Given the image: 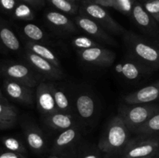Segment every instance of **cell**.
Segmentation results:
<instances>
[{
  "label": "cell",
  "instance_id": "cell-4",
  "mask_svg": "<svg viewBox=\"0 0 159 158\" xmlns=\"http://www.w3.org/2000/svg\"><path fill=\"white\" fill-rule=\"evenodd\" d=\"M79 1L80 2V13L93 19L108 33L116 35L124 33V28L109 14L103 6L96 4L91 0Z\"/></svg>",
  "mask_w": 159,
  "mask_h": 158
},
{
  "label": "cell",
  "instance_id": "cell-35",
  "mask_svg": "<svg viewBox=\"0 0 159 158\" xmlns=\"http://www.w3.org/2000/svg\"><path fill=\"white\" fill-rule=\"evenodd\" d=\"M0 158H27V156L26 155L22 154V153L8 150V151L0 153Z\"/></svg>",
  "mask_w": 159,
  "mask_h": 158
},
{
  "label": "cell",
  "instance_id": "cell-27",
  "mask_svg": "<svg viewBox=\"0 0 159 158\" xmlns=\"http://www.w3.org/2000/svg\"><path fill=\"white\" fill-rule=\"evenodd\" d=\"M2 142L5 148L7 149L9 151L16 152V153H22L24 155H26L27 153V150L23 143L16 138L12 137V136H6L2 139Z\"/></svg>",
  "mask_w": 159,
  "mask_h": 158
},
{
  "label": "cell",
  "instance_id": "cell-15",
  "mask_svg": "<svg viewBox=\"0 0 159 158\" xmlns=\"http://www.w3.org/2000/svg\"><path fill=\"white\" fill-rule=\"evenodd\" d=\"M25 138L28 147L33 152L40 154L46 150L47 143L41 130L37 126L30 125L25 131Z\"/></svg>",
  "mask_w": 159,
  "mask_h": 158
},
{
  "label": "cell",
  "instance_id": "cell-39",
  "mask_svg": "<svg viewBox=\"0 0 159 158\" xmlns=\"http://www.w3.org/2000/svg\"><path fill=\"white\" fill-rule=\"evenodd\" d=\"M154 156H146V157H137V158H153Z\"/></svg>",
  "mask_w": 159,
  "mask_h": 158
},
{
  "label": "cell",
  "instance_id": "cell-36",
  "mask_svg": "<svg viewBox=\"0 0 159 158\" xmlns=\"http://www.w3.org/2000/svg\"><path fill=\"white\" fill-rule=\"evenodd\" d=\"M16 124L13 122L0 117V129H9L13 127Z\"/></svg>",
  "mask_w": 159,
  "mask_h": 158
},
{
  "label": "cell",
  "instance_id": "cell-22",
  "mask_svg": "<svg viewBox=\"0 0 159 158\" xmlns=\"http://www.w3.org/2000/svg\"><path fill=\"white\" fill-rule=\"evenodd\" d=\"M141 136H154L159 133V112L154 115L144 125L134 132Z\"/></svg>",
  "mask_w": 159,
  "mask_h": 158
},
{
  "label": "cell",
  "instance_id": "cell-20",
  "mask_svg": "<svg viewBox=\"0 0 159 158\" xmlns=\"http://www.w3.org/2000/svg\"><path fill=\"white\" fill-rule=\"evenodd\" d=\"M26 49L32 51L42 58L48 60L55 66L61 68V64L57 55L48 46L37 43V42L29 41L26 43Z\"/></svg>",
  "mask_w": 159,
  "mask_h": 158
},
{
  "label": "cell",
  "instance_id": "cell-10",
  "mask_svg": "<svg viewBox=\"0 0 159 158\" xmlns=\"http://www.w3.org/2000/svg\"><path fill=\"white\" fill-rule=\"evenodd\" d=\"M26 57L30 64L43 77L49 79H60L63 77L61 68L55 66L27 49L26 51Z\"/></svg>",
  "mask_w": 159,
  "mask_h": 158
},
{
  "label": "cell",
  "instance_id": "cell-40",
  "mask_svg": "<svg viewBox=\"0 0 159 158\" xmlns=\"http://www.w3.org/2000/svg\"><path fill=\"white\" fill-rule=\"evenodd\" d=\"M68 1H70V2H76V0H68Z\"/></svg>",
  "mask_w": 159,
  "mask_h": 158
},
{
  "label": "cell",
  "instance_id": "cell-24",
  "mask_svg": "<svg viewBox=\"0 0 159 158\" xmlns=\"http://www.w3.org/2000/svg\"><path fill=\"white\" fill-rule=\"evenodd\" d=\"M12 15L16 20L30 21L34 19V12L33 10V7L30 5L19 2L12 12Z\"/></svg>",
  "mask_w": 159,
  "mask_h": 158
},
{
  "label": "cell",
  "instance_id": "cell-19",
  "mask_svg": "<svg viewBox=\"0 0 159 158\" xmlns=\"http://www.w3.org/2000/svg\"><path fill=\"white\" fill-rule=\"evenodd\" d=\"M131 16L133 17L135 23L144 29L153 30L156 26L155 23V20L145 10L144 6L136 2H134Z\"/></svg>",
  "mask_w": 159,
  "mask_h": 158
},
{
  "label": "cell",
  "instance_id": "cell-31",
  "mask_svg": "<svg viewBox=\"0 0 159 158\" xmlns=\"http://www.w3.org/2000/svg\"><path fill=\"white\" fill-rule=\"evenodd\" d=\"M144 8L155 21L159 23V0L146 1Z\"/></svg>",
  "mask_w": 159,
  "mask_h": 158
},
{
  "label": "cell",
  "instance_id": "cell-8",
  "mask_svg": "<svg viewBox=\"0 0 159 158\" xmlns=\"http://www.w3.org/2000/svg\"><path fill=\"white\" fill-rule=\"evenodd\" d=\"M75 23L84 32L99 41L112 45L116 43L114 39L108 33V32L90 17L80 13V15L76 16Z\"/></svg>",
  "mask_w": 159,
  "mask_h": 158
},
{
  "label": "cell",
  "instance_id": "cell-11",
  "mask_svg": "<svg viewBox=\"0 0 159 158\" xmlns=\"http://www.w3.org/2000/svg\"><path fill=\"white\" fill-rule=\"evenodd\" d=\"M3 85L6 94L12 99L23 105L34 104V93L31 88L8 78L4 81Z\"/></svg>",
  "mask_w": 159,
  "mask_h": 158
},
{
  "label": "cell",
  "instance_id": "cell-21",
  "mask_svg": "<svg viewBox=\"0 0 159 158\" xmlns=\"http://www.w3.org/2000/svg\"><path fill=\"white\" fill-rule=\"evenodd\" d=\"M0 40L5 46L12 51L20 49V43L18 38L9 28L0 25Z\"/></svg>",
  "mask_w": 159,
  "mask_h": 158
},
{
  "label": "cell",
  "instance_id": "cell-13",
  "mask_svg": "<svg viewBox=\"0 0 159 158\" xmlns=\"http://www.w3.org/2000/svg\"><path fill=\"white\" fill-rule=\"evenodd\" d=\"M79 136V130L75 125L61 131L53 143L51 153L54 155L64 154L77 142Z\"/></svg>",
  "mask_w": 159,
  "mask_h": 158
},
{
  "label": "cell",
  "instance_id": "cell-32",
  "mask_svg": "<svg viewBox=\"0 0 159 158\" xmlns=\"http://www.w3.org/2000/svg\"><path fill=\"white\" fill-rule=\"evenodd\" d=\"M18 2V0H0V10L12 15Z\"/></svg>",
  "mask_w": 159,
  "mask_h": 158
},
{
  "label": "cell",
  "instance_id": "cell-3",
  "mask_svg": "<svg viewBox=\"0 0 159 158\" xmlns=\"http://www.w3.org/2000/svg\"><path fill=\"white\" fill-rule=\"evenodd\" d=\"M159 112V105L153 103L133 104L123 105L119 109V116L128 127L134 132Z\"/></svg>",
  "mask_w": 159,
  "mask_h": 158
},
{
  "label": "cell",
  "instance_id": "cell-26",
  "mask_svg": "<svg viewBox=\"0 0 159 158\" xmlns=\"http://www.w3.org/2000/svg\"><path fill=\"white\" fill-rule=\"evenodd\" d=\"M50 4L61 12L67 14H75L79 9V6L76 2H72L68 0H47Z\"/></svg>",
  "mask_w": 159,
  "mask_h": 158
},
{
  "label": "cell",
  "instance_id": "cell-17",
  "mask_svg": "<svg viewBox=\"0 0 159 158\" xmlns=\"http://www.w3.org/2000/svg\"><path fill=\"white\" fill-rule=\"evenodd\" d=\"M75 108L81 119L85 121L89 120L96 111L94 99L88 93H81L76 99Z\"/></svg>",
  "mask_w": 159,
  "mask_h": 158
},
{
  "label": "cell",
  "instance_id": "cell-2",
  "mask_svg": "<svg viewBox=\"0 0 159 158\" xmlns=\"http://www.w3.org/2000/svg\"><path fill=\"white\" fill-rule=\"evenodd\" d=\"M125 42L130 54L137 61L146 68H157L159 67V50L134 35H125Z\"/></svg>",
  "mask_w": 159,
  "mask_h": 158
},
{
  "label": "cell",
  "instance_id": "cell-6",
  "mask_svg": "<svg viewBox=\"0 0 159 158\" xmlns=\"http://www.w3.org/2000/svg\"><path fill=\"white\" fill-rule=\"evenodd\" d=\"M3 73L6 78L15 81L31 88L39 85L38 79L34 71L24 64H9L3 68Z\"/></svg>",
  "mask_w": 159,
  "mask_h": 158
},
{
  "label": "cell",
  "instance_id": "cell-5",
  "mask_svg": "<svg viewBox=\"0 0 159 158\" xmlns=\"http://www.w3.org/2000/svg\"><path fill=\"white\" fill-rule=\"evenodd\" d=\"M159 150V138L142 136L132 139L124 149V158L146 157L155 156Z\"/></svg>",
  "mask_w": 159,
  "mask_h": 158
},
{
  "label": "cell",
  "instance_id": "cell-30",
  "mask_svg": "<svg viewBox=\"0 0 159 158\" xmlns=\"http://www.w3.org/2000/svg\"><path fill=\"white\" fill-rule=\"evenodd\" d=\"M133 6V0H113L112 8L126 15H131Z\"/></svg>",
  "mask_w": 159,
  "mask_h": 158
},
{
  "label": "cell",
  "instance_id": "cell-37",
  "mask_svg": "<svg viewBox=\"0 0 159 158\" xmlns=\"http://www.w3.org/2000/svg\"><path fill=\"white\" fill-rule=\"evenodd\" d=\"M93 2L103 6V7H112L113 0H91Z\"/></svg>",
  "mask_w": 159,
  "mask_h": 158
},
{
  "label": "cell",
  "instance_id": "cell-29",
  "mask_svg": "<svg viewBox=\"0 0 159 158\" xmlns=\"http://www.w3.org/2000/svg\"><path fill=\"white\" fill-rule=\"evenodd\" d=\"M71 44L77 50V51L89 49V48L101 46L96 40H93V39H91L89 37H86V36H79V37H75L71 40Z\"/></svg>",
  "mask_w": 159,
  "mask_h": 158
},
{
  "label": "cell",
  "instance_id": "cell-28",
  "mask_svg": "<svg viewBox=\"0 0 159 158\" xmlns=\"http://www.w3.org/2000/svg\"><path fill=\"white\" fill-rule=\"evenodd\" d=\"M0 117L16 124L18 119V111L13 105L0 100Z\"/></svg>",
  "mask_w": 159,
  "mask_h": 158
},
{
  "label": "cell",
  "instance_id": "cell-1",
  "mask_svg": "<svg viewBox=\"0 0 159 158\" xmlns=\"http://www.w3.org/2000/svg\"><path fill=\"white\" fill-rule=\"evenodd\" d=\"M130 129L122 118L117 115L110 120L98 143L101 153L113 156L124 151L130 141Z\"/></svg>",
  "mask_w": 159,
  "mask_h": 158
},
{
  "label": "cell",
  "instance_id": "cell-12",
  "mask_svg": "<svg viewBox=\"0 0 159 158\" xmlns=\"http://www.w3.org/2000/svg\"><path fill=\"white\" fill-rule=\"evenodd\" d=\"M159 99V81L124 96L126 104L152 103Z\"/></svg>",
  "mask_w": 159,
  "mask_h": 158
},
{
  "label": "cell",
  "instance_id": "cell-38",
  "mask_svg": "<svg viewBox=\"0 0 159 158\" xmlns=\"http://www.w3.org/2000/svg\"><path fill=\"white\" fill-rule=\"evenodd\" d=\"M48 158H61V156H59L58 155L53 154V155H51V156H50L49 157H48Z\"/></svg>",
  "mask_w": 159,
  "mask_h": 158
},
{
  "label": "cell",
  "instance_id": "cell-34",
  "mask_svg": "<svg viewBox=\"0 0 159 158\" xmlns=\"http://www.w3.org/2000/svg\"><path fill=\"white\" fill-rule=\"evenodd\" d=\"M18 1L26 3V4L30 5L33 8L40 9V8L43 7L45 6V1L46 0H18Z\"/></svg>",
  "mask_w": 159,
  "mask_h": 158
},
{
  "label": "cell",
  "instance_id": "cell-16",
  "mask_svg": "<svg viewBox=\"0 0 159 158\" xmlns=\"http://www.w3.org/2000/svg\"><path fill=\"white\" fill-rule=\"evenodd\" d=\"M43 120L48 126L52 128L53 129L58 130V131H64L75 125L72 116L68 113H64L61 112H57L44 116Z\"/></svg>",
  "mask_w": 159,
  "mask_h": 158
},
{
  "label": "cell",
  "instance_id": "cell-7",
  "mask_svg": "<svg viewBox=\"0 0 159 158\" xmlns=\"http://www.w3.org/2000/svg\"><path fill=\"white\" fill-rule=\"evenodd\" d=\"M77 52L84 62L97 66H110L114 62L116 57V55L113 51L104 48L102 46H95Z\"/></svg>",
  "mask_w": 159,
  "mask_h": 158
},
{
  "label": "cell",
  "instance_id": "cell-25",
  "mask_svg": "<svg viewBox=\"0 0 159 158\" xmlns=\"http://www.w3.org/2000/svg\"><path fill=\"white\" fill-rule=\"evenodd\" d=\"M23 31L26 37L33 42L41 41L46 37L43 29L34 23H27L25 25L23 28Z\"/></svg>",
  "mask_w": 159,
  "mask_h": 158
},
{
  "label": "cell",
  "instance_id": "cell-9",
  "mask_svg": "<svg viewBox=\"0 0 159 158\" xmlns=\"http://www.w3.org/2000/svg\"><path fill=\"white\" fill-rule=\"evenodd\" d=\"M36 101L39 111L43 116L58 112L53 94L52 83H39L36 91Z\"/></svg>",
  "mask_w": 159,
  "mask_h": 158
},
{
  "label": "cell",
  "instance_id": "cell-41",
  "mask_svg": "<svg viewBox=\"0 0 159 158\" xmlns=\"http://www.w3.org/2000/svg\"><path fill=\"white\" fill-rule=\"evenodd\" d=\"M146 1H150V0H145V2H146Z\"/></svg>",
  "mask_w": 159,
  "mask_h": 158
},
{
  "label": "cell",
  "instance_id": "cell-23",
  "mask_svg": "<svg viewBox=\"0 0 159 158\" xmlns=\"http://www.w3.org/2000/svg\"><path fill=\"white\" fill-rule=\"evenodd\" d=\"M52 91L58 112L70 114L71 104H70L68 96L65 94L63 90L57 88L54 84H52Z\"/></svg>",
  "mask_w": 159,
  "mask_h": 158
},
{
  "label": "cell",
  "instance_id": "cell-33",
  "mask_svg": "<svg viewBox=\"0 0 159 158\" xmlns=\"http://www.w3.org/2000/svg\"><path fill=\"white\" fill-rule=\"evenodd\" d=\"M78 158H102V154L99 150H89L84 152Z\"/></svg>",
  "mask_w": 159,
  "mask_h": 158
},
{
  "label": "cell",
  "instance_id": "cell-18",
  "mask_svg": "<svg viewBox=\"0 0 159 158\" xmlns=\"http://www.w3.org/2000/svg\"><path fill=\"white\" fill-rule=\"evenodd\" d=\"M47 21L54 27L68 33L77 31L75 23L62 12L57 11H49L45 15Z\"/></svg>",
  "mask_w": 159,
  "mask_h": 158
},
{
  "label": "cell",
  "instance_id": "cell-14",
  "mask_svg": "<svg viewBox=\"0 0 159 158\" xmlns=\"http://www.w3.org/2000/svg\"><path fill=\"white\" fill-rule=\"evenodd\" d=\"M118 74L129 81H137L147 71V68L138 61H124L115 66Z\"/></svg>",
  "mask_w": 159,
  "mask_h": 158
}]
</instances>
